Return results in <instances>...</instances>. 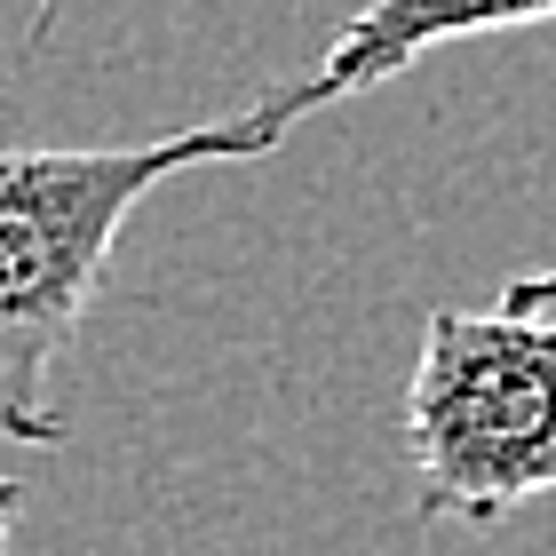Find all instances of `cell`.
Segmentation results:
<instances>
[{"label": "cell", "instance_id": "1", "mask_svg": "<svg viewBox=\"0 0 556 556\" xmlns=\"http://www.w3.org/2000/svg\"><path fill=\"white\" fill-rule=\"evenodd\" d=\"M287 119L263 96L239 119L160 136V143H88V151H0V438L64 445V414L48 374L72 342L96 287H104L112 239L167 175L207 160H263Z\"/></svg>", "mask_w": 556, "mask_h": 556}, {"label": "cell", "instance_id": "2", "mask_svg": "<svg viewBox=\"0 0 556 556\" xmlns=\"http://www.w3.org/2000/svg\"><path fill=\"white\" fill-rule=\"evenodd\" d=\"M414 517L501 525L556 493V326L517 311H438L406 382Z\"/></svg>", "mask_w": 556, "mask_h": 556}, {"label": "cell", "instance_id": "3", "mask_svg": "<svg viewBox=\"0 0 556 556\" xmlns=\"http://www.w3.org/2000/svg\"><path fill=\"white\" fill-rule=\"evenodd\" d=\"M548 16H556V0H366L334 33L326 64L311 80H294L287 96H270V104L294 128V119H311L326 104H342V96L421 64L429 48H445V40H485V33H517V24H548Z\"/></svg>", "mask_w": 556, "mask_h": 556}, {"label": "cell", "instance_id": "4", "mask_svg": "<svg viewBox=\"0 0 556 556\" xmlns=\"http://www.w3.org/2000/svg\"><path fill=\"white\" fill-rule=\"evenodd\" d=\"M501 311H517V318H541V326H556V263H548V270H517L509 287H501Z\"/></svg>", "mask_w": 556, "mask_h": 556}, {"label": "cell", "instance_id": "5", "mask_svg": "<svg viewBox=\"0 0 556 556\" xmlns=\"http://www.w3.org/2000/svg\"><path fill=\"white\" fill-rule=\"evenodd\" d=\"M24 16H33V48H48V33H56V16H64V0H24Z\"/></svg>", "mask_w": 556, "mask_h": 556}, {"label": "cell", "instance_id": "6", "mask_svg": "<svg viewBox=\"0 0 556 556\" xmlns=\"http://www.w3.org/2000/svg\"><path fill=\"white\" fill-rule=\"evenodd\" d=\"M16 509H24V485H16V477H0V548H9V525H16Z\"/></svg>", "mask_w": 556, "mask_h": 556}]
</instances>
